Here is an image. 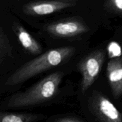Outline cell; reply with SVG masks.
<instances>
[{
  "instance_id": "5bb4252c",
  "label": "cell",
  "mask_w": 122,
  "mask_h": 122,
  "mask_svg": "<svg viewBox=\"0 0 122 122\" xmlns=\"http://www.w3.org/2000/svg\"></svg>"
},
{
  "instance_id": "6da1fadb",
  "label": "cell",
  "mask_w": 122,
  "mask_h": 122,
  "mask_svg": "<svg viewBox=\"0 0 122 122\" xmlns=\"http://www.w3.org/2000/svg\"><path fill=\"white\" fill-rule=\"evenodd\" d=\"M75 52L71 46L50 50L23 64L13 73L5 82L6 85L21 84L39 74L57 66L71 57Z\"/></svg>"
},
{
  "instance_id": "277c9868",
  "label": "cell",
  "mask_w": 122,
  "mask_h": 122,
  "mask_svg": "<svg viewBox=\"0 0 122 122\" xmlns=\"http://www.w3.org/2000/svg\"><path fill=\"white\" fill-rule=\"evenodd\" d=\"M89 108L97 120L103 122H122V114L106 96L94 92L90 99Z\"/></svg>"
},
{
  "instance_id": "4fadbf2b",
  "label": "cell",
  "mask_w": 122,
  "mask_h": 122,
  "mask_svg": "<svg viewBox=\"0 0 122 122\" xmlns=\"http://www.w3.org/2000/svg\"><path fill=\"white\" fill-rule=\"evenodd\" d=\"M2 38V30H1V28L0 27V40Z\"/></svg>"
},
{
  "instance_id": "8992f818",
  "label": "cell",
  "mask_w": 122,
  "mask_h": 122,
  "mask_svg": "<svg viewBox=\"0 0 122 122\" xmlns=\"http://www.w3.org/2000/svg\"><path fill=\"white\" fill-rule=\"evenodd\" d=\"M49 33L58 38H71L88 32V26L76 19L60 20L50 24L46 27Z\"/></svg>"
},
{
  "instance_id": "8fae6325",
  "label": "cell",
  "mask_w": 122,
  "mask_h": 122,
  "mask_svg": "<svg viewBox=\"0 0 122 122\" xmlns=\"http://www.w3.org/2000/svg\"><path fill=\"white\" fill-rule=\"evenodd\" d=\"M106 6L110 10L122 14V0H106Z\"/></svg>"
},
{
  "instance_id": "9c48e42d",
  "label": "cell",
  "mask_w": 122,
  "mask_h": 122,
  "mask_svg": "<svg viewBox=\"0 0 122 122\" xmlns=\"http://www.w3.org/2000/svg\"><path fill=\"white\" fill-rule=\"evenodd\" d=\"M42 119L38 114L0 112V122H33Z\"/></svg>"
},
{
  "instance_id": "3957f363",
  "label": "cell",
  "mask_w": 122,
  "mask_h": 122,
  "mask_svg": "<svg viewBox=\"0 0 122 122\" xmlns=\"http://www.w3.org/2000/svg\"><path fill=\"white\" fill-rule=\"evenodd\" d=\"M106 53L102 50H96L82 60L78 68L82 76L81 90L86 91L93 85L102 69Z\"/></svg>"
},
{
  "instance_id": "30bf717a",
  "label": "cell",
  "mask_w": 122,
  "mask_h": 122,
  "mask_svg": "<svg viewBox=\"0 0 122 122\" xmlns=\"http://www.w3.org/2000/svg\"><path fill=\"white\" fill-rule=\"evenodd\" d=\"M108 56L111 58H115L120 57L122 55L121 46L116 42H111L107 46Z\"/></svg>"
},
{
  "instance_id": "7a4b0ae2",
  "label": "cell",
  "mask_w": 122,
  "mask_h": 122,
  "mask_svg": "<svg viewBox=\"0 0 122 122\" xmlns=\"http://www.w3.org/2000/svg\"><path fill=\"white\" fill-rule=\"evenodd\" d=\"M62 78L63 73L60 71L46 76L25 91L12 95L7 101V106L10 108H21L49 101L58 92Z\"/></svg>"
},
{
  "instance_id": "ba28073f",
  "label": "cell",
  "mask_w": 122,
  "mask_h": 122,
  "mask_svg": "<svg viewBox=\"0 0 122 122\" xmlns=\"http://www.w3.org/2000/svg\"><path fill=\"white\" fill-rule=\"evenodd\" d=\"M15 33L23 47L32 54H39L42 52L41 46L38 41L20 25L15 26Z\"/></svg>"
},
{
  "instance_id": "5b68a950",
  "label": "cell",
  "mask_w": 122,
  "mask_h": 122,
  "mask_svg": "<svg viewBox=\"0 0 122 122\" xmlns=\"http://www.w3.org/2000/svg\"><path fill=\"white\" fill-rule=\"evenodd\" d=\"M78 0H42L27 3L23 11L30 15H45L73 7Z\"/></svg>"
},
{
  "instance_id": "7c38bea8",
  "label": "cell",
  "mask_w": 122,
  "mask_h": 122,
  "mask_svg": "<svg viewBox=\"0 0 122 122\" xmlns=\"http://www.w3.org/2000/svg\"><path fill=\"white\" fill-rule=\"evenodd\" d=\"M56 122H82L83 120L80 118L73 116H67L58 117L54 120Z\"/></svg>"
},
{
  "instance_id": "52a82bcc",
  "label": "cell",
  "mask_w": 122,
  "mask_h": 122,
  "mask_svg": "<svg viewBox=\"0 0 122 122\" xmlns=\"http://www.w3.org/2000/svg\"><path fill=\"white\" fill-rule=\"evenodd\" d=\"M107 76L113 96L118 98L122 95V58H112L108 63Z\"/></svg>"
}]
</instances>
